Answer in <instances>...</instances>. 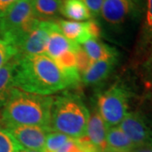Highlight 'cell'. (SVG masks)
I'll use <instances>...</instances> for the list:
<instances>
[{"label": "cell", "mask_w": 152, "mask_h": 152, "mask_svg": "<svg viewBox=\"0 0 152 152\" xmlns=\"http://www.w3.org/2000/svg\"><path fill=\"white\" fill-rule=\"evenodd\" d=\"M15 86L23 91L49 96L71 87L69 80L48 55L17 58Z\"/></svg>", "instance_id": "obj_1"}, {"label": "cell", "mask_w": 152, "mask_h": 152, "mask_svg": "<svg viewBox=\"0 0 152 152\" xmlns=\"http://www.w3.org/2000/svg\"><path fill=\"white\" fill-rule=\"evenodd\" d=\"M53 97L15 88L4 106L3 121L7 126L31 125L49 128ZM51 130V129H50Z\"/></svg>", "instance_id": "obj_2"}, {"label": "cell", "mask_w": 152, "mask_h": 152, "mask_svg": "<svg viewBox=\"0 0 152 152\" xmlns=\"http://www.w3.org/2000/svg\"><path fill=\"white\" fill-rule=\"evenodd\" d=\"M89 117L90 112L81 98L65 92L53 100L49 128L77 140L86 135Z\"/></svg>", "instance_id": "obj_3"}, {"label": "cell", "mask_w": 152, "mask_h": 152, "mask_svg": "<svg viewBox=\"0 0 152 152\" xmlns=\"http://www.w3.org/2000/svg\"><path fill=\"white\" fill-rule=\"evenodd\" d=\"M39 23L32 3L28 0H18L0 18V37L12 42L16 48L20 42Z\"/></svg>", "instance_id": "obj_4"}, {"label": "cell", "mask_w": 152, "mask_h": 152, "mask_svg": "<svg viewBox=\"0 0 152 152\" xmlns=\"http://www.w3.org/2000/svg\"><path fill=\"white\" fill-rule=\"evenodd\" d=\"M129 93L119 85H114L96 99V110L108 128L120 124L128 114Z\"/></svg>", "instance_id": "obj_5"}, {"label": "cell", "mask_w": 152, "mask_h": 152, "mask_svg": "<svg viewBox=\"0 0 152 152\" xmlns=\"http://www.w3.org/2000/svg\"><path fill=\"white\" fill-rule=\"evenodd\" d=\"M53 21H40L16 46L17 58L46 54L49 33Z\"/></svg>", "instance_id": "obj_6"}, {"label": "cell", "mask_w": 152, "mask_h": 152, "mask_svg": "<svg viewBox=\"0 0 152 152\" xmlns=\"http://www.w3.org/2000/svg\"><path fill=\"white\" fill-rule=\"evenodd\" d=\"M6 130L11 134L23 150L43 151L46 139L50 129L42 126L12 125L7 126Z\"/></svg>", "instance_id": "obj_7"}, {"label": "cell", "mask_w": 152, "mask_h": 152, "mask_svg": "<svg viewBox=\"0 0 152 152\" xmlns=\"http://www.w3.org/2000/svg\"><path fill=\"white\" fill-rule=\"evenodd\" d=\"M119 129L135 147L152 145V130L145 118L138 113H128L120 123Z\"/></svg>", "instance_id": "obj_8"}, {"label": "cell", "mask_w": 152, "mask_h": 152, "mask_svg": "<svg viewBox=\"0 0 152 152\" xmlns=\"http://www.w3.org/2000/svg\"><path fill=\"white\" fill-rule=\"evenodd\" d=\"M134 10L132 0H104L100 15L110 25L118 26L127 20Z\"/></svg>", "instance_id": "obj_9"}, {"label": "cell", "mask_w": 152, "mask_h": 152, "mask_svg": "<svg viewBox=\"0 0 152 152\" xmlns=\"http://www.w3.org/2000/svg\"><path fill=\"white\" fill-rule=\"evenodd\" d=\"M108 129L96 108H93L87 123L86 135L98 152H107V134Z\"/></svg>", "instance_id": "obj_10"}, {"label": "cell", "mask_w": 152, "mask_h": 152, "mask_svg": "<svg viewBox=\"0 0 152 152\" xmlns=\"http://www.w3.org/2000/svg\"><path fill=\"white\" fill-rule=\"evenodd\" d=\"M78 46L79 44L68 40L61 32L58 25L54 21L53 22L47 44L46 55L54 60L67 51H75Z\"/></svg>", "instance_id": "obj_11"}, {"label": "cell", "mask_w": 152, "mask_h": 152, "mask_svg": "<svg viewBox=\"0 0 152 152\" xmlns=\"http://www.w3.org/2000/svg\"><path fill=\"white\" fill-rule=\"evenodd\" d=\"M59 27L61 32L68 40L74 43L82 45L89 39H92L90 33L88 21L79 22L58 20L54 21Z\"/></svg>", "instance_id": "obj_12"}, {"label": "cell", "mask_w": 152, "mask_h": 152, "mask_svg": "<svg viewBox=\"0 0 152 152\" xmlns=\"http://www.w3.org/2000/svg\"><path fill=\"white\" fill-rule=\"evenodd\" d=\"M116 58L94 62L87 72L81 76V81L86 86H95L103 82L113 70Z\"/></svg>", "instance_id": "obj_13"}, {"label": "cell", "mask_w": 152, "mask_h": 152, "mask_svg": "<svg viewBox=\"0 0 152 152\" xmlns=\"http://www.w3.org/2000/svg\"><path fill=\"white\" fill-rule=\"evenodd\" d=\"M16 56L0 69V107H4L15 86V74L17 66Z\"/></svg>", "instance_id": "obj_14"}, {"label": "cell", "mask_w": 152, "mask_h": 152, "mask_svg": "<svg viewBox=\"0 0 152 152\" xmlns=\"http://www.w3.org/2000/svg\"><path fill=\"white\" fill-rule=\"evenodd\" d=\"M93 62L104 61L117 58V52L99 39H89L80 45Z\"/></svg>", "instance_id": "obj_15"}, {"label": "cell", "mask_w": 152, "mask_h": 152, "mask_svg": "<svg viewBox=\"0 0 152 152\" xmlns=\"http://www.w3.org/2000/svg\"><path fill=\"white\" fill-rule=\"evenodd\" d=\"M62 0H33L36 17L40 21H53L61 14Z\"/></svg>", "instance_id": "obj_16"}, {"label": "cell", "mask_w": 152, "mask_h": 152, "mask_svg": "<svg viewBox=\"0 0 152 152\" xmlns=\"http://www.w3.org/2000/svg\"><path fill=\"white\" fill-rule=\"evenodd\" d=\"M135 145L119 127H111L107 134V152H129Z\"/></svg>", "instance_id": "obj_17"}, {"label": "cell", "mask_w": 152, "mask_h": 152, "mask_svg": "<svg viewBox=\"0 0 152 152\" xmlns=\"http://www.w3.org/2000/svg\"><path fill=\"white\" fill-rule=\"evenodd\" d=\"M61 14L73 21L88 20L92 17L82 0H63Z\"/></svg>", "instance_id": "obj_18"}, {"label": "cell", "mask_w": 152, "mask_h": 152, "mask_svg": "<svg viewBox=\"0 0 152 152\" xmlns=\"http://www.w3.org/2000/svg\"><path fill=\"white\" fill-rule=\"evenodd\" d=\"M69 139V136L58 132H50L47 135L43 152H56Z\"/></svg>", "instance_id": "obj_19"}, {"label": "cell", "mask_w": 152, "mask_h": 152, "mask_svg": "<svg viewBox=\"0 0 152 152\" xmlns=\"http://www.w3.org/2000/svg\"><path fill=\"white\" fill-rule=\"evenodd\" d=\"M21 150L9 131L0 129V152H20Z\"/></svg>", "instance_id": "obj_20"}, {"label": "cell", "mask_w": 152, "mask_h": 152, "mask_svg": "<svg viewBox=\"0 0 152 152\" xmlns=\"http://www.w3.org/2000/svg\"><path fill=\"white\" fill-rule=\"evenodd\" d=\"M74 53L75 55L76 67L81 78V76L86 73L87 70L91 68V66L92 65L94 62L91 59V58L88 56L86 51L83 49L80 45H79L75 49Z\"/></svg>", "instance_id": "obj_21"}, {"label": "cell", "mask_w": 152, "mask_h": 152, "mask_svg": "<svg viewBox=\"0 0 152 152\" xmlns=\"http://www.w3.org/2000/svg\"><path fill=\"white\" fill-rule=\"evenodd\" d=\"M17 55L15 45L0 37V69Z\"/></svg>", "instance_id": "obj_22"}, {"label": "cell", "mask_w": 152, "mask_h": 152, "mask_svg": "<svg viewBox=\"0 0 152 152\" xmlns=\"http://www.w3.org/2000/svg\"><path fill=\"white\" fill-rule=\"evenodd\" d=\"M143 30L145 37L152 38V0H147Z\"/></svg>", "instance_id": "obj_23"}, {"label": "cell", "mask_w": 152, "mask_h": 152, "mask_svg": "<svg viewBox=\"0 0 152 152\" xmlns=\"http://www.w3.org/2000/svg\"><path fill=\"white\" fill-rule=\"evenodd\" d=\"M92 17L100 15L104 0H82Z\"/></svg>", "instance_id": "obj_24"}, {"label": "cell", "mask_w": 152, "mask_h": 152, "mask_svg": "<svg viewBox=\"0 0 152 152\" xmlns=\"http://www.w3.org/2000/svg\"><path fill=\"white\" fill-rule=\"evenodd\" d=\"M18 0H0V18L5 14L7 10Z\"/></svg>", "instance_id": "obj_25"}, {"label": "cell", "mask_w": 152, "mask_h": 152, "mask_svg": "<svg viewBox=\"0 0 152 152\" xmlns=\"http://www.w3.org/2000/svg\"><path fill=\"white\" fill-rule=\"evenodd\" d=\"M129 152H152V145H142L134 147Z\"/></svg>", "instance_id": "obj_26"}, {"label": "cell", "mask_w": 152, "mask_h": 152, "mask_svg": "<svg viewBox=\"0 0 152 152\" xmlns=\"http://www.w3.org/2000/svg\"><path fill=\"white\" fill-rule=\"evenodd\" d=\"M145 70L148 74V76L152 79V53L145 63Z\"/></svg>", "instance_id": "obj_27"}, {"label": "cell", "mask_w": 152, "mask_h": 152, "mask_svg": "<svg viewBox=\"0 0 152 152\" xmlns=\"http://www.w3.org/2000/svg\"><path fill=\"white\" fill-rule=\"evenodd\" d=\"M20 152H43L42 151H33V150H21Z\"/></svg>", "instance_id": "obj_28"}, {"label": "cell", "mask_w": 152, "mask_h": 152, "mask_svg": "<svg viewBox=\"0 0 152 152\" xmlns=\"http://www.w3.org/2000/svg\"><path fill=\"white\" fill-rule=\"evenodd\" d=\"M28 1H30V2H31V3L33 2V0H28Z\"/></svg>", "instance_id": "obj_29"}, {"label": "cell", "mask_w": 152, "mask_h": 152, "mask_svg": "<svg viewBox=\"0 0 152 152\" xmlns=\"http://www.w3.org/2000/svg\"><path fill=\"white\" fill-rule=\"evenodd\" d=\"M151 96H152V90H151Z\"/></svg>", "instance_id": "obj_30"}]
</instances>
